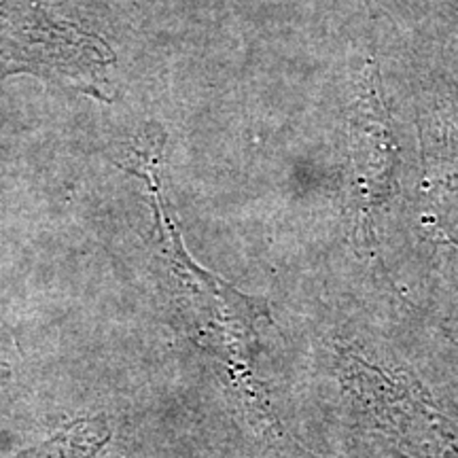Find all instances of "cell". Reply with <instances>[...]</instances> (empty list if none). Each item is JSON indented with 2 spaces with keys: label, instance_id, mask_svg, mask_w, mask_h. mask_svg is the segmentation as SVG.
<instances>
[{
  "label": "cell",
  "instance_id": "1",
  "mask_svg": "<svg viewBox=\"0 0 458 458\" xmlns=\"http://www.w3.org/2000/svg\"><path fill=\"white\" fill-rule=\"evenodd\" d=\"M102 442L88 437V427H72L60 435V437L51 439L49 444L41 448L26 452V454L17 458H91L96 450H100Z\"/></svg>",
  "mask_w": 458,
  "mask_h": 458
}]
</instances>
